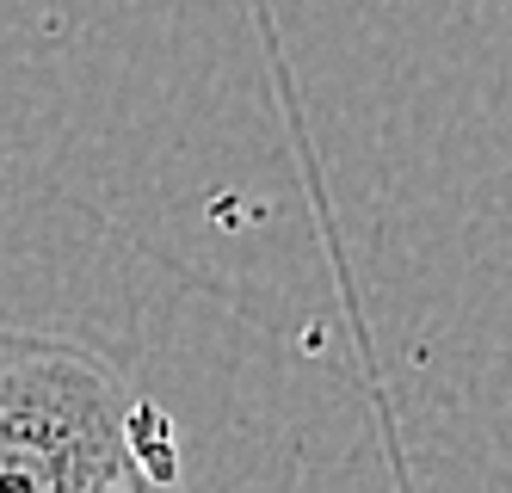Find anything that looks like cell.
I'll return each instance as SVG.
<instances>
[{
  "label": "cell",
  "mask_w": 512,
  "mask_h": 493,
  "mask_svg": "<svg viewBox=\"0 0 512 493\" xmlns=\"http://www.w3.org/2000/svg\"><path fill=\"white\" fill-rule=\"evenodd\" d=\"M173 475V426L87 339L0 327V493H105Z\"/></svg>",
  "instance_id": "1"
},
{
  "label": "cell",
  "mask_w": 512,
  "mask_h": 493,
  "mask_svg": "<svg viewBox=\"0 0 512 493\" xmlns=\"http://www.w3.org/2000/svg\"><path fill=\"white\" fill-rule=\"evenodd\" d=\"M105 493H186V487H173V475H124Z\"/></svg>",
  "instance_id": "2"
}]
</instances>
